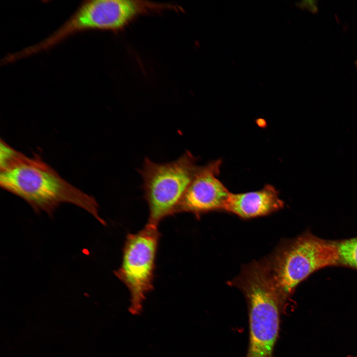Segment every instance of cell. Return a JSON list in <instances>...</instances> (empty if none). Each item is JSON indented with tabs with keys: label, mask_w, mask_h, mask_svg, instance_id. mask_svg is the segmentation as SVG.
Segmentation results:
<instances>
[{
	"label": "cell",
	"mask_w": 357,
	"mask_h": 357,
	"mask_svg": "<svg viewBox=\"0 0 357 357\" xmlns=\"http://www.w3.org/2000/svg\"><path fill=\"white\" fill-rule=\"evenodd\" d=\"M0 141L1 188L23 199L36 213L44 211L52 216L60 204L70 203L84 209L105 225L94 197L66 181L39 155L27 157L4 140Z\"/></svg>",
	"instance_id": "1"
},
{
	"label": "cell",
	"mask_w": 357,
	"mask_h": 357,
	"mask_svg": "<svg viewBox=\"0 0 357 357\" xmlns=\"http://www.w3.org/2000/svg\"><path fill=\"white\" fill-rule=\"evenodd\" d=\"M197 160L189 150L177 159L165 163L144 158L138 172L149 208L148 224L158 226L163 219L176 214L199 168Z\"/></svg>",
	"instance_id": "4"
},
{
	"label": "cell",
	"mask_w": 357,
	"mask_h": 357,
	"mask_svg": "<svg viewBox=\"0 0 357 357\" xmlns=\"http://www.w3.org/2000/svg\"><path fill=\"white\" fill-rule=\"evenodd\" d=\"M284 202L276 188L265 185L259 190L245 193L231 192L224 211L244 219L265 216L281 210Z\"/></svg>",
	"instance_id": "8"
},
{
	"label": "cell",
	"mask_w": 357,
	"mask_h": 357,
	"mask_svg": "<svg viewBox=\"0 0 357 357\" xmlns=\"http://www.w3.org/2000/svg\"><path fill=\"white\" fill-rule=\"evenodd\" d=\"M262 260L287 302L296 288L312 273L338 265L336 242L322 239L309 232L281 242Z\"/></svg>",
	"instance_id": "3"
},
{
	"label": "cell",
	"mask_w": 357,
	"mask_h": 357,
	"mask_svg": "<svg viewBox=\"0 0 357 357\" xmlns=\"http://www.w3.org/2000/svg\"><path fill=\"white\" fill-rule=\"evenodd\" d=\"M338 265L357 269V237L336 242Z\"/></svg>",
	"instance_id": "9"
},
{
	"label": "cell",
	"mask_w": 357,
	"mask_h": 357,
	"mask_svg": "<svg viewBox=\"0 0 357 357\" xmlns=\"http://www.w3.org/2000/svg\"><path fill=\"white\" fill-rule=\"evenodd\" d=\"M355 63L356 67H357V60H356Z\"/></svg>",
	"instance_id": "10"
},
{
	"label": "cell",
	"mask_w": 357,
	"mask_h": 357,
	"mask_svg": "<svg viewBox=\"0 0 357 357\" xmlns=\"http://www.w3.org/2000/svg\"><path fill=\"white\" fill-rule=\"evenodd\" d=\"M138 0H94L82 4L61 27L43 40L15 53L18 60L48 50L76 33L119 29L142 13Z\"/></svg>",
	"instance_id": "5"
},
{
	"label": "cell",
	"mask_w": 357,
	"mask_h": 357,
	"mask_svg": "<svg viewBox=\"0 0 357 357\" xmlns=\"http://www.w3.org/2000/svg\"><path fill=\"white\" fill-rule=\"evenodd\" d=\"M229 283L242 292L247 303L249 342L245 357H273L287 302L263 260L243 266Z\"/></svg>",
	"instance_id": "2"
},
{
	"label": "cell",
	"mask_w": 357,
	"mask_h": 357,
	"mask_svg": "<svg viewBox=\"0 0 357 357\" xmlns=\"http://www.w3.org/2000/svg\"><path fill=\"white\" fill-rule=\"evenodd\" d=\"M160 238L158 226L148 223L138 232L128 234L121 264L114 271L129 291L131 309L134 312L141 309L146 294L153 289Z\"/></svg>",
	"instance_id": "6"
},
{
	"label": "cell",
	"mask_w": 357,
	"mask_h": 357,
	"mask_svg": "<svg viewBox=\"0 0 357 357\" xmlns=\"http://www.w3.org/2000/svg\"><path fill=\"white\" fill-rule=\"evenodd\" d=\"M221 159L212 160L199 168L178 209L200 218L205 214L224 211L230 192L218 179Z\"/></svg>",
	"instance_id": "7"
}]
</instances>
